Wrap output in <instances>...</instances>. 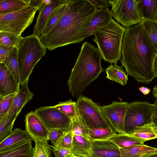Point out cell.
I'll return each mask as SVG.
<instances>
[{"instance_id": "obj_1", "label": "cell", "mask_w": 157, "mask_h": 157, "mask_svg": "<svg viewBox=\"0 0 157 157\" xmlns=\"http://www.w3.org/2000/svg\"><path fill=\"white\" fill-rule=\"evenodd\" d=\"M157 51L141 23L126 28L120 59L127 75L140 83L149 84L155 77L153 63Z\"/></svg>"}, {"instance_id": "obj_2", "label": "cell", "mask_w": 157, "mask_h": 157, "mask_svg": "<svg viewBox=\"0 0 157 157\" xmlns=\"http://www.w3.org/2000/svg\"><path fill=\"white\" fill-rule=\"evenodd\" d=\"M95 10L88 0H69L67 9L55 26L40 38L50 51L84 40Z\"/></svg>"}, {"instance_id": "obj_3", "label": "cell", "mask_w": 157, "mask_h": 157, "mask_svg": "<svg viewBox=\"0 0 157 157\" xmlns=\"http://www.w3.org/2000/svg\"><path fill=\"white\" fill-rule=\"evenodd\" d=\"M102 59L95 45L87 41L82 44L67 80L69 92L73 97L82 95L86 88L103 71L101 64Z\"/></svg>"}, {"instance_id": "obj_4", "label": "cell", "mask_w": 157, "mask_h": 157, "mask_svg": "<svg viewBox=\"0 0 157 157\" xmlns=\"http://www.w3.org/2000/svg\"><path fill=\"white\" fill-rule=\"evenodd\" d=\"M126 28L112 18L96 33L93 40L105 62L117 64L121 56V47Z\"/></svg>"}, {"instance_id": "obj_5", "label": "cell", "mask_w": 157, "mask_h": 157, "mask_svg": "<svg viewBox=\"0 0 157 157\" xmlns=\"http://www.w3.org/2000/svg\"><path fill=\"white\" fill-rule=\"evenodd\" d=\"M16 47L20 85L28 81L34 67L45 55L47 48L40 38L33 34L22 37Z\"/></svg>"}, {"instance_id": "obj_6", "label": "cell", "mask_w": 157, "mask_h": 157, "mask_svg": "<svg viewBox=\"0 0 157 157\" xmlns=\"http://www.w3.org/2000/svg\"><path fill=\"white\" fill-rule=\"evenodd\" d=\"M37 8L28 5L10 13L0 14V32L21 36L33 22Z\"/></svg>"}, {"instance_id": "obj_7", "label": "cell", "mask_w": 157, "mask_h": 157, "mask_svg": "<svg viewBox=\"0 0 157 157\" xmlns=\"http://www.w3.org/2000/svg\"><path fill=\"white\" fill-rule=\"evenodd\" d=\"M154 106L147 101L128 103L124 121L125 133L131 134L137 128L152 123Z\"/></svg>"}, {"instance_id": "obj_8", "label": "cell", "mask_w": 157, "mask_h": 157, "mask_svg": "<svg viewBox=\"0 0 157 157\" xmlns=\"http://www.w3.org/2000/svg\"><path fill=\"white\" fill-rule=\"evenodd\" d=\"M78 113L89 128H112L99 106L90 98L82 95L77 97Z\"/></svg>"}, {"instance_id": "obj_9", "label": "cell", "mask_w": 157, "mask_h": 157, "mask_svg": "<svg viewBox=\"0 0 157 157\" xmlns=\"http://www.w3.org/2000/svg\"><path fill=\"white\" fill-rule=\"evenodd\" d=\"M112 17L125 28L140 23L137 0H108Z\"/></svg>"}, {"instance_id": "obj_10", "label": "cell", "mask_w": 157, "mask_h": 157, "mask_svg": "<svg viewBox=\"0 0 157 157\" xmlns=\"http://www.w3.org/2000/svg\"><path fill=\"white\" fill-rule=\"evenodd\" d=\"M34 111L49 131L56 130L66 133L71 131L72 120L53 106L41 107Z\"/></svg>"}, {"instance_id": "obj_11", "label": "cell", "mask_w": 157, "mask_h": 157, "mask_svg": "<svg viewBox=\"0 0 157 157\" xmlns=\"http://www.w3.org/2000/svg\"><path fill=\"white\" fill-rule=\"evenodd\" d=\"M128 102L113 101L109 105L100 106L104 116L112 128L118 133H125L124 121Z\"/></svg>"}, {"instance_id": "obj_12", "label": "cell", "mask_w": 157, "mask_h": 157, "mask_svg": "<svg viewBox=\"0 0 157 157\" xmlns=\"http://www.w3.org/2000/svg\"><path fill=\"white\" fill-rule=\"evenodd\" d=\"M25 123V130L32 140L35 142L49 140V131L34 111H31L26 115Z\"/></svg>"}, {"instance_id": "obj_13", "label": "cell", "mask_w": 157, "mask_h": 157, "mask_svg": "<svg viewBox=\"0 0 157 157\" xmlns=\"http://www.w3.org/2000/svg\"><path fill=\"white\" fill-rule=\"evenodd\" d=\"M20 85L5 64L0 63V97L17 93Z\"/></svg>"}, {"instance_id": "obj_14", "label": "cell", "mask_w": 157, "mask_h": 157, "mask_svg": "<svg viewBox=\"0 0 157 157\" xmlns=\"http://www.w3.org/2000/svg\"><path fill=\"white\" fill-rule=\"evenodd\" d=\"M90 141L93 151L91 157H121L120 148L110 139Z\"/></svg>"}, {"instance_id": "obj_15", "label": "cell", "mask_w": 157, "mask_h": 157, "mask_svg": "<svg viewBox=\"0 0 157 157\" xmlns=\"http://www.w3.org/2000/svg\"><path fill=\"white\" fill-rule=\"evenodd\" d=\"M67 0H52L49 5H46L40 10L35 25L33 28V34L39 37L45 26L48 18L52 12L57 7L65 3Z\"/></svg>"}, {"instance_id": "obj_16", "label": "cell", "mask_w": 157, "mask_h": 157, "mask_svg": "<svg viewBox=\"0 0 157 157\" xmlns=\"http://www.w3.org/2000/svg\"><path fill=\"white\" fill-rule=\"evenodd\" d=\"M28 81L20 85L21 89L16 94L8 114L18 115L27 102L32 100L34 96L29 90Z\"/></svg>"}, {"instance_id": "obj_17", "label": "cell", "mask_w": 157, "mask_h": 157, "mask_svg": "<svg viewBox=\"0 0 157 157\" xmlns=\"http://www.w3.org/2000/svg\"><path fill=\"white\" fill-rule=\"evenodd\" d=\"M112 17L109 8L99 9L92 20L84 39L94 35L101 27L107 24Z\"/></svg>"}, {"instance_id": "obj_18", "label": "cell", "mask_w": 157, "mask_h": 157, "mask_svg": "<svg viewBox=\"0 0 157 157\" xmlns=\"http://www.w3.org/2000/svg\"><path fill=\"white\" fill-rule=\"evenodd\" d=\"M31 139V137L25 130L16 128L0 143V153Z\"/></svg>"}, {"instance_id": "obj_19", "label": "cell", "mask_w": 157, "mask_h": 157, "mask_svg": "<svg viewBox=\"0 0 157 157\" xmlns=\"http://www.w3.org/2000/svg\"><path fill=\"white\" fill-rule=\"evenodd\" d=\"M32 140L17 145L0 153V157H33Z\"/></svg>"}, {"instance_id": "obj_20", "label": "cell", "mask_w": 157, "mask_h": 157, "mask_svg": "<svg viewBox=\"0 0 157 157\" xmlns=\"http://www.w3.org/2000/svg\"><path fill=\"white\" fill-rule=\"evenodd\" d=\"M138 9L143 20L157 22V0H137Z\"/></svg>"}, {"instance_id": "obj_21", "label": "cell", "mask_w": 157, "mask_h": 157, "mask_svg": "<svg viewBox=\"0 0 157 157\" xmlns=\"http://www.w3.org/2000/svg\"><path fill=\"white\" fill-rule=\"evenodd\" d=\"M71 151L73 155L91 157L93 151L91 141L80 136H73Z\"/></svg>"}, {"instance_id": "obj_22", "label": "cell", "mask_w": 157, "mask_h": 157, "mask_svg": "<svg viewBox=\"0 0 157 157\" xmlns=\"http://www.w3.org/2000/svg\"><path fill=\"white\" fill-rule=\"evenodd\" d=\"M120 150L121 157H143L157 152V148L137 145L120 148Z\"/></svg>"}, {"instance_id": "obj_23", "label": "cell", "mask_w": 157, "mask_h": 157, "mask_svg": "<svg viewBox=\"0 0 157 157\" xmlns=\"http://www.w3.org/2000/svg\"><path fill=\"white\" fill-rule=\"evenodd\" d=\"M123 67L117 64L110 65L105 70L107 75L106 78L123 86L126 85L128 80V75Z\"/></svg>"}, {"instance_id": "obj_24", "label": "cell", "mask_w": 157, "mask_h": 157, "mask_svg": "<svg viewBox=\"0 0 157 157\" xmlns=\"http://www.w3.org/2000/svg\"><path fill=\"white\" fill-rule=\"evenodd\" d=\"M110 140L120 148L134 145H145L144 141L126 133H116Z\"/></svg>"}, {"instance_id": "obj_25", "label": "cell", "mask_w": 157, "mask_h": 157, "mask_svg": "<svg viewBox=\"0 0 157 157\" xmlns=\"http://www.w3.org/2000/svg\"><path fill=\"white\" fill-rule=\"evenodd\" d=\"M17 53V48L15 47L6 57L2 63L5 64L17 82L20 85L19 69Z\"/></svg>"}, {"instance_id": "obj_26", "label": "cell", "mask_w": 157, "mask_h": 157, "mask_svg": "<svg viewBox=\"0 0 157 157\" xmlns=\"http://www.w3.org/2000/svg\"><path fill=\"white\" fill-rule=\"evenodd\" d=\"M146 141L157 138V126L152 123L137 128L131 134Z\"/></svg>"}, {"instance_id": "obj_27", "label": "cell", "mask_w": 157, "mask_h": 157, "mask_svg": "<svg viewBox=\"0 0 157 157\" xmlns=\"http://www.w3.org/2000/svg\"><path fill=\"white\" fill-rule=\"evenodd\" d=\"M69 0L56 8L52 12L39 38L47 34L61 19L67 9Z\"/></svg>"}, {"instance_id": "obj_28", "label": "cell", "mask_w": 157, "mask_h": 157, "mask_svg": "<svg viewBox=\"0 0 157 157\" xmlns=\"http://www.w3.org/2000/svg\"><path fill=\"white\" fill-rule=\"evenodd\" d=\"M18 115L7 114L0 118V143L12 132L14 123Z\"/></svg>"}, {"instance_id": "obj_29", "label": "cell", "mask_w": 157, "mask_h": 157, "mask_svg": "<svg viewBox=\"0 0 157 157\" xmlns=\"http://www.w3.org/2000/svg\"><path fill=\"white\" fill-rule=\"evenodd\" d=\"M28 5L27 0H0V14L14 12Z\"/></svg>"}, {"instance_id": "obj_30", "label": "cell", "mask_w": 157, "mask_h": 157, "mask_svg": "<svg viewBox=\"0 0 157 157\" xmlns=\"http://www.w3.org/2000/svg\"><path fill=\"white\" fill-rule=\"evenodd\" d=\"M71 131L73 136H80L90 140L89 128L78 114L72 120Z\"/></svg>"}, {"instance_id": "obj_31", "label": "cell", "mask_w": 157, "mask_h": 157, "mask_svg": "<svg viewBox=\"0 0 157 157\" xmlns=\"http://www.w3.org/2000/svg\"><path fill=\"white\" fill-rule=\"evenodd\" d=\"M76 104V102L72 101L71 99L66 101L59 102L58 104L53 106L72 120L78 115Z\"/></svg>"}, {"instance_id": "obj_32", "label": "cell", "mask_w": 157, "mask_h": 157, "mask_svg": "<svg viewBox=\"0 0 157 157\" xmlns=\"http://www.w3.org/2000/svg\"><path fill=\"white\" fill-rule=\"evenodd\" d=\"M90 140L110 139L117 133L111 128H89Z\"/></svg>"}, {"instance_id": "obj_33", "label": "cell", "mask_w": 157, "mask_h": 157, "mask_svg": "<svg viewBox=\"0 0 157 157\" xmlns=\"http://www.w3.org/2000/svg\"><path fill=\"white\" fill-rule=\"evenodd\" d=\"M33 157H51L52 147L47 141H36Z\"/></svg>"}, {"instance_id": "obj_34", "label": "cell", "mask_w": 157, "mask_h": 157, "mask_svg": "<svg viewBox=\"0 0 157 157\" xmlns=\"http://www.w3.org/2000/svg\"><path fill=\"white\" fill-rule=\"evenodd\" d=\"M141 23L157 51V22L143 20Z\"/></svg>"}, {"instance_id": "obj_35", "label": "cell", "mask_w": 157, "mask_h": 157, "mask_svg": "<svg viewBox=\"0 0 157 157\" xmlns=\"http://www.w3.org/2000/svg\"><path fill=\"white\" fill-rule=\"evenodd\" d=\"M22 37L13 33L0 32V44L16 47Z\"/></svg>"}, {"instance_id": "obj_36", "label": "cell", "mask_w": 157, "mask_h": 157, "mask_svg": "<svg viewBox=\"0 0 157 157\" xmlns=\"http://www.w3.org/2000/svg\"><path fill=\"white\" fill-rule=\"evenodd\" d=\"M16 94L0 97V118L7 115L13 103Z\"/></svg>"}, {"instance_id": "obj_37", "label": "cell", "mask_w": 157, "mask_h": 157, "mask_svg": "<svg viewBox=\"0 0 157 157\" xmlns=\"http://www.w3.org/2000/svg\"><path fill=\"white\" fill-rule=\"evenodd\" d=\"M73 137L72 131L65 133L57 144L55 146L51 147L56 149L65 148L71 150L72 147Z\"/></svg>"}, {"instance_id": "obj_38", "label": "cell", "mask_w": 157, "mask_h": 157, "mask_svg": "<svg viewBox=\"0 0 157 157\" xmlns=\"http://www.w3.org/2000/svg\"><path fill=\"white\" fill-rule=\"evenodd\" d=\"M65 133L59 130L49 131L48 137L53 146H56Z\"/></svg>"}, {"instance_id": "obj_39", "label": "cell", "mask_w": 157, "mask_h": 157, "mask_svg": "<svg viewBox=\"0 0 157 157\" xmlns=\"http://www.w3.org/2000/svg\"><path fill=\"white\" fill-rule=\"evenodd\" d=\"M52 0H27L29 5L35 7L40 10L46 5L49 4Z\"/></svg>"}, {"instance_id": "obj_40", "label": "cell", "mask_w": 157, "mask_h": 157, "mask_svg": "<svg viewBox=\"0 0 157 157\" xmlns=\"http://www.w3.org/2000/svg\"><path fill=\"white\" fill-rule=\"evenodd\" d=\"M93 6L94 10L108 8L110 5L107 0H88Z\"/></svg>"}, {"instance_id": "obj_41", "label": "cell", "mask_w": 157, "mask_h": 157, "mask_svg": "<svg viewBox=\"0 0 157 157\" xmlns=\"http://www.w3.org/2000/svg\"><path fill=\"white\" fill-rule=\"evenodd\" d=\"M15 47L0 44V63Z\"/></svg>"}, {"instance_id": "obj_42", "label": "cell", "mask_w": 157, "mask_h": 157, "mask_svg": "<svg viewBox=\"0 0 157 157\" xmlns=\"http://www.w3.org/2000/svg\"><path fill=\"white\" fill-rule=\"evenodd\" d=\"M52 151L55 157H66L71 154L70 150L65 148L56 149L52 148Z\"/></svg>"}, {"instance_id": "obj_43", "label": "cell", "mask_w": 157, "mask_h": 157, "mask_svg": "<svg viewBox=\"0 0 157 157\" xmlns=\"http://www.w3.org/2000/svg\"><path fill=\"white\" fill-rule=\"evenodd\" d=\"M153 104L154 106L153 114L152 120V123L157 126V101Z\"/></svg>"}, {"instance_id": "obj_44", "label": "cell", "mask_w": 157, "mask_h": 157, "mask_svg": "<svg viewBox=\"0 0 157 157\" xmlns=\"http://www.w3.org/2000/svg\"><path fill=\"white\" fill-rule=\"evenodd\" d=\"M139 90L144 94H148L151 91L148 88L145 87H141L139 88Z\"/></svg>"}, {"instance_id": "obj_45", "label": "cell", "mask_w": 157, "mask_h": 157, "mask_svg": "<svg viewBox=\"0 0 157 157\" xmlns=\"http://www.w3.org/2000/svg\"><path fill=\"white\" fill-rule=\"evenodd\" d=\"M153 71L155 77H157V55L155 57L154 61Z\"/></svg>"}, {"instance_id": "obj_46", "label": "cell", "mask_w": 157, "mask_h": 157, "mask_svg": "<svg viewBox=\"0 0 157 157\" xmlns=\"http://www.w3.org/2000/svg\"><path fill=\"white\" fill-rule=\"evenodd\" d=\"M152 93L154 97L157 99V85L153 88Z\"/></svg>"}, {"instance_id": "obj_47", "label": "cell", "mask_w": 157, "mask_h": 157, "mask_svg": "<svg viewBox=\"0 0 157 157\" xmlns=\"http://www.w3.org/2000/svg\"><path fill=\"white\" fill-rule=\"evenodd\" d=\"M143 157H157V152L148 155Z\"/></svg>"}, {"instance_id": "obj_48", "label": "cell", "mask_w": 157, "mask_h": 157, "mask_svg": "<svg viewBox=\"0 0 157 157\" xmlns=\"http://www.w3.org/2000/svg\"><path fill=\"white\" fill-rule=\"evenodd\" d=\"M66 157H84L82 156H78V155H73V154H71L70 155H69L67 156Z\"/></svg>"}]
</instances>
